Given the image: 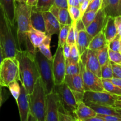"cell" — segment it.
<instances>
[{
	"mask_svg": "<svg viewBox=\"0 0 121 121\" xmlns=\"http://www.w3.org/2000/svg\"><path fill=\"white\" fill-rule=\"evenodd\" d=\"M30 112L37 121H45L46 117V93L41 79L37 80L32 93L29 95Z\"/></svg>",
	"mask_w": 121,
	"mask_h": 121,
	"instance_id": "obj_4",
	"label": "cell"
},
{
	"mask_svg": "<svg viewBox=\"0 0 121 121\" xmlns=\"http://www.w3.org/2000/svg\"><path fill=\"white\" fill-rule=\"evenodd\" d=\"M96 114V112L83 101L77 102V108L74 112V115L77 121H86L88 118L95 117Z\"/></svg>",
	"mask_w": 121,
	"mask_h": 121,
	"instance_id": "obj_18",
	"label": "cell"
},
{
	"mask_svg": "<svg viewBox=\"0 0 121 121\" xmlns=\"http://www.w3.org/2000/svg\"><path fill=\"white\" fill-rule=\"evenodd\" d=\"M30 24L35 29L46 33L45 24L42 11L39 10L36 6L32 7L30 13Z\"/></svg>",
	"mask_w": 121,
	"mask_h": 121,
	"instance_id": "obj_19",
	"label": "cell"
},
{
	"mask_svg": "<svg viewBox=\"0 0 121 121\" xmlns=\"http://www.w3.org/2000/svg\"><path fill=\"white\" fill-rule=\"evenodd\" d=\"M89 3H90V1H88V0H84V1L80 4L79 9H80V11L82 15H83V14H84V13L86 11L87 9Z\"/></svg>",
	"mask_w": 121,
	"mask_h": 121,
	"instance_id": "obj_48",
	"label": "cell"
},
{
	"mask_svg": "<svg viewBox=\"0 0 121 121\" xmlns=\"http://www.w3.org/2000/svg\"><path fill=\"white\" fill-rule=\"evenodd\" d=\"M2 103V86L0 85V108Z\"/></svg>",
	"mask_w": 121,
	"mask_h": 121,
	"instance_id": "obj_57",
	"label": "cell"
},
{
	"mask_svg": "<svg viewBox=\"0 0 121 121\" xmlns=\"http://www.w3.org/2000/svg\"><path fill=\"white\" fill-rule=\"evenodd\" d=\"M60 99L58 93L53 90L46 95L45 121H58V107Z\"/></svg>",
	"mask_w": 121,
	"mask_h": 121,
	"instance_id": "obj_11",
	"label": "cell"
},
{
	"mask_svg": "<svg viewBox=\"0 0 121 121\" xmlns=\"http://www.w3.org/2000/svg\"><path fill=\"white\" fill-rule=\"evenodd\" d=\"M63 53L65 59H67L70 57V53H71V46L68 43H66L62 47Z\"/></svg>",
	"mask_w": 121,
	"mask_h": 121,
	"instance_id": "obj_47",
	"label": "cell"
},
{
	"mask_svg": "<svg viewBox=\"0 0 121 121\" xmlns=\"http://www.w3.org/2000/svg\"><path fill=\"white\" fill-rule=\"evenodd\" d=\"M110 63H111L112 67L113 77L121 79V65L115 63L111 61H110Z\"/></svg>",
	"mask_w": 121,
	"mask_h": 121,
	"instance_id": "obj_44",
	"label": "cell"
},
{
	"mask_svg": "<svg viewBox=\"0 0 121 121\" xmlns=\"http://www.w3.org/2000/svg\"><path fill=\"white\" fill-rule=\"evenodd\" d=\"M115 108V110H116V112H117V113H118L121 116V108Z\"/></svg>",
	"mask_w": 121,
	"mask_h": 121,
	"instance_id": "obj_58",
	"label": "cell"
},
{
	"mask_svg": "<svg viewBox=\"0 0 121 121\" xmlns=\"http://www.w3.org/2000/svg\"><path fill=\"white\" fill-rule=\"evenodd\" d=\"M109 46H107L102 49L96 50L97 58L101 66H103L110 60L109 56Z\"/></svg>",
	"mask_w": 121,
	"mask_h": 121,
	"instance_id": "obj_31",
	"label": "cell"
},
{
	"mask_svg": "<svg viewBox=\"0 0 121 121\" xmlns=\"http://www.w3.org/2000/svg\"><path fill=\"white\" fill-rule=\"evenodd\" d=\"M73 93L74 96L75 97L77 102L79 101H83V98H84V93H81L78 92H75V91H72Z\"/></svg>",
	"mask_w": 121,
	"mask_h": 121,
	"instance_id": "obj_49",
	"label": "cell"
},
{
	"mask_svg": "<svg viewBox=\"0 0 121 121\" xmlns=\"http://www.w3.org/2000/svg\"><path fill=\"white\" fill-rule=\"evenodd\" d=\"M49 11L58 20L60 24H71L72 20L69 14L68 8H59L56 6L53 5L50 8Z\"/></svg>",
	"mask_w": 121,
	"mask_h": 121,
	"instance_id": "obj_21",
	"label": "cell"
},
{
	"mask_svg": "<svg viewBox=\"0 0 121 121\" xmlns=\"http://www.w3.org/2000/svg\"><path fill=\"white\" fill-rule=\"evenodd\" d=\"M35 56L27 50H17L15 57L19 61L20 81L28 94H31L37 80L40 78Z\"/></svg>",
	"mask_w": 121,
	"mask_h": 121,
	"instance_id": "obj_2",
	"label": "cell"
},
{
	"mask_svg": "<svg viewBox=\"0 0 121 121\" xmlns=\"http://www.w3.org/2000/svg\"><path fill=\"white\" fill-rule=\"evenodd\" d=\"M102 80L104 91L115 95L121 96V89L118 86L108 79L102 78Z\"/></svg>",
	"mask_w": 121,
	"mask_h": 121,
	"instance_id": "obj_29",
	"label": "cell"
},
{
	"mask_svg": "<svg viewBox=\"0 0 121 121\" xmlns=\"http://www.w3.org/2000/svg\"><path fill=\"white\" fill-rule=\"evenodd\" d=\"M88 1H90V2H91V1H92V0H88Z\"/></svg>",
	"mask_w": 121,
	"mask_h": 121,
	"instance_id": "obj_63",
	"label": "cell"
},
{
	"mask_svg": "<svg viewBox=\"0 0 121 121\" xmlns=\"http://www.w3.org/2000/svg\"><path fill=\"white\" fill-rule=\"evenodd\" d=\"M51 38H52L51 35L46 34V37L45 38L42 43L40 44L38 48H39V50L40 51L42 54H43L49 60H52L53 59V57H52V53H51V50H50Z\"/></svg>",
	"mask_w": 121,
	"mask_h": 121,
	"instance_id": "obj_27",
	"label": "cell"
},
{
	"mask_svg": "<svg viewBox=\"0 0 121 121\" xmlns=\"http://www.w3.org/2000/svg\"><path fill=\"white\" fill-rule=\"evenodd\" d=\"M113 107L115 108H121V101L117 100L115 102V104L113 105Z\"/></svg>",
	"mask_w": 121,
	"mask_h": 121,
	"instance_id": "obj_55",
	"label": "cell"
},
{
	"mask_svg": "<svg viewBox=\"0 0 121 121\" xmlns=\"http://www.w3.org/2000/svg\"><path fill=\"white\" fill-rule=\"evenodd\" d=\"M97 11H98L89 10L86 11L83 14L81 19L82 22L84 24L85 28H87L91 24V22L93 21L94 19L96 17Z\"/></svg>",
	"mask_w": 121,
	"mask_h": 121,
	"instance_id": "obj_33",
	"label": "cell"
},
{
	"mask_svg": "<svg viewBox=\"0 0 121 121\" xmlns=\"http://www.w3.org/2000/svg\"><path fill=\"white\" fill-rule=\"evenodd\" d=\"M38 0H27L26 3L28 5L31 6V7H33V6H36Z\"/></svg>",
	"mask_w": 121,
	"mask_h": 121,
	"instance_id": "obj_54",
	"label": "cell"
},
{
	"mask_svg": "<svg viewBox=\"0 0 121 121\" xmlns=\"http://www.w3.org/2000/svg\"><path fill=\"white\" fill-rule=\"evenodd\" d=\"M75 24L78 30V37L76 41V45L79 56H81L88 48L91 40L87 33L85 27L82 22L81 19L80 18L77 20Z\"/></svg>",
	"mask_w": 121,
	"mask_h": 121,
	"instance_id": "obj_14",
	"label": "cell"
},
{
	"mask_svg": "<svg viewBox=\"0 0 121 121\" xmlns=\"http://www.w3.org/2000/svg\"><path fill=\"white\" fill-rule=\"evenodd\" d=\"M101 78L103 79H111L113 78L112 67L110 60L101 66Z\"/></svg>",
	"mask_w": 121,
	"mask_h": 121,
	"instance_id": "obj_32",
	"label": "cell"
},
{
	"mask_svg": "<svg viewBox=\"0 0 121 121\" xmlns=\"http://www.w3.org/2000/svg\"><path fill=\"white\" fill-rule=\"evenodd\" d=\"M101 8L107 17L121 15V0H102Z\"/></svg>",
	"mask_w": 121,
	"mask_h": 121,
	"instance_id": "obj_17",
	"label": "cell"
},
{
	"mask_svg": "<svg viewBox=\"0 0 121 121\" xmlns=\"http://www.w3.org/2000/svg\"><path fill=\"white\" fill-rule=\"evenodd\" d=\"M20 80L19 65L17 58H4L0 64V85L2 87H8L11 82Z\"/></svg>",
	"mask_w": 121,
	"mask_h": 121,
	"instance_id": "obj_6",
	"label": "cell"
},
{
	"mask_svg": "<svg viewBox=\"0 0 121 121\" xmlns=\"http://www.w3.org/2000/svg\"><path fill=\"white\" fill-rule=\"evenodd\" d=\"M7 87H8L9 89V92L11 93L13 98L15 99V100H17L18 98L20 95V91H21L20 85L18 83V81L15 80V81L9 84Z\"/></svg>",
	"mask_w": 121,
	"mask_h": 121,
	"instance_id": "obj_34",
	"label": "cell"
},
{
	"mask_svg": "<svg viewBox=\"0 0 121 121\" xmlns=\"http://www.w3.org/2000/svg\"><path fill=\"white\" fill-rule=\"evenodd\" d=\"M117 100L121 101V96H117Z\"/></svg>",
	"mask_w": 121,
	"mask_h": 121,
	"instance_id": "obj_60",
	"label": "cell"
},
{
	"mask_svg": "<svg viewBox=\"0 0 121 121\" xmlns=\"http://www.w3.org/2000/svg\"><path fill=\"white\" fill-rule=\"evenodd\" d=\"M114 19H115V26L117 29V34L121 37V15L115 17H114Z\"/></svg>",
	"mask_w": 121,
	"mask_h": 121,
	"instance_id": "obj_46",
	"label": "cell"
},
{
	"mask_svg": "<svg viewBox=\"0 0 121 121\" xmlns=\"http://www.w3.org/2000/svg\"><path fill=\"white\" fill-rule=\"evenodd\" d=\"M15 2H27V0H14Z\"/></svg>",
	"mask_w": 121,
	"mask_h": 121,
	"instance_id": "obj_59",
	"label": "cell"
},
{
	"mask_svg": "<svg viewBox=\"0 0 121 121\" xmlns=\"http://www.w3.org/2000/svg\"><path fill=\"white\" fill-rule=\"evenodd\" d=\"M117 100V96L111 94L106 91H85L83 102H90L100 105L113 106Z\"/></svg>",
	"mask_w": 121,
	"mask_h": 121,
	"instance_id": "obj_10",
	"label": "cell"
},
{
	"mask_svg": "<svg viewBox=\"0 0 121 121\" xmlns=\"http://www.w3.org/2000/svg\"><path fill=\"white\" fill-rule=\"evenodd\" d=\"M121 38L119 34H117L111 41L109 43V48L115 52H119L120 45H121Z\"/></svg>",
	"mask_w": 121,
	"mask_h": 121,
	"instance_id": "obj_37",
	"label": "cell"
},
{
	"mask_svg": "<svg viewBox=\"0 0 121 121\" xmlns=\"http://www.w3.org/2000/svg\"><path fill=\"white\" fill-rule=\"evenodd\" d=\"M32 7L26 2H15V21L17 25V38L20 50H27L35 56L37 49L33 47L27 35L30 24Z\"/></svg>",
	"mask_w": 121,
	"mask_h": 121,
	"instance_id": "obj_1",
	"label": "cell"
},
{
	"mask_svg": "<svg viewBox=\"0 0 121 121\" xmlns=\"http://www.w3.org/2000/svg\"><path fill=\"white\" fill-rule=\"evenodd\" d=\"M85 103L87 106L93 109L96 113L101 115H120L116 111L113 106H107V105H100V104H95L90 102H85Z\"/></svg>",
	"mask_w": 121,
	"mask_h": 121,
	"instance_id": "obj_24",
	"label": "cell"
},
{
	"mask_svg": "<svg viewBox=\"0 0 121 121\" xmlns=\"http://www.w3.org/2000/svg\"><path fill=\"white\" fill-rule=\"evenodd\" d=\"M27 35L33 47L35 48H38L40 44L46 37V33L35 29L31 26V24H30L27 31Z\"/></svg>",
	"mask_w": 121,
	"mask_h": 121,
	"instance_id": "obj_23",
	"label": "cell"
},
{
	"mask_svg": "<svg viewBox=\"0 0 121 121\" xmlns=\"http://www.w3.org/2000/svg\"><path fill=\"white\" fill-rule=\"evenodd\" d=\"M71 24H60V28L58 34V46L63 47L66 43L68 34Z\"/></svg>",
	"mask_w": 121,
	"mask_h": 121,
	"instance_id": "obj_30",
	"label": "cell"
},
{
	"mask_svg": "<svg viewBox=\"0 0 121 121\" xmlns=\"http://www.w3.org/2000/svg\"><path fill=\"white\" fill-rule=\"evenodd\" d=\"M79 72L82 76L84 91H104L102 78L94 74L85 67V65L79 60Z\"/></svg>",
	"mask_w": 121,
	"mask_h": 121,
	"instance_id": "obj_8",
	"label": "cell"
},
{
	"mask_svg": "<svg viewBox=\"0 0 121 121\" xmlns=\"http://www.w3.org/2000/svg\"><path fill=\"white\" fill-rule=\"evenodd\" d=\"M75 117L70 113H64L58 112V121H75Z\"/></svg>",
	"mask_w": 121,
	"mask_h": 121,
	"instance_id": "obj_41",
	"label": "cell"
},
{
	"mask_svg": "<svg viewBox=\"0 0 121 121\" xmlns=\"http://www.w3.org/2000/svg\"><path fill=\"white\" fill-rule=\"evenodd\" d=\"M109 56L110 61L121 65V54L119 52L109 49Z\"/></svg>",
	"mask_w": 121,
	"mask_h": 121,
	"instance_id": "obj_38",
	"label": "cell"
},
{
	"mask_svg": "<svg viewBox=\"0 0 121 121\" xmlns=\"http://www.w3.org/2000/svg\"><path fill=\"white\" fill-rule=\"evenodd\" d=\"M86 121H104L103 119H102L100 117H98L97 115H96L95 117H91V118H88L87 119Z\"/></svg>",
	"mask_w": 121,
	"mask_h": 121,
	"instance_id": "obj_52",
	"label": "cell"
},
{
	"mask_svg": "<svg viewBox=\"0 0 121 121\" xmlns=\"http://www.w3.org/2000/svg\"><path fill=\"white\" fill-rule=\"evenodd\" d=\"M79 73V61H74L70 58L66 59L65 65V74L74 75Z\"/></svg>",
	"mask_w": 121,
	"mask_h": 121,
	"instance_id": "obj_28",
	"label": "cell"
},
{
	"mask_svg": "<svg viewBox=\"0 0 121 121\" xmlns=\"http://www.w3.org/2000/svg\"><path fill=\"white\" fill-rule=\"evenodd\" d=\"M80 60L87 69L101 78V65L97 58L96 50L87 48L80 56Z\"/></svg>",
	"mask_w": 121,
	"mask_h": 121,
	"instance_id": "obj_12",
	"label": "cell"
},
{
	"mask_svg": "<svg viewBox=\"0 0 121 121\" xmlns=\"http://www.w3.org/2000/svg\"><path fill=\"white\" fill-rule=\"evenodd\" d=\"M107 18L108 17L106 15L103 9L102 8H100L93 21L87 28H85L90 40L99 32L103 31L107 22Z\"/></svg>",
	"mask_w": 121,
	"mask_h": 121,
	"instance_id": "obj_13",
	"label": "cell"
},
{
	"mask_svg": "<svg viewBox=\"0 0 121 121\" xmlns=\"http://www.w3.org/2000/svg\"><path fill=\"white\" fill-rule=\"evenodd\" d=\"M12 27L0 5V44L2 48L4 58L15 57L18 50Z\"/></svg>",
	"mask_w": 121,
	"mask_h": 121,
	"instance_id": "obj_3",
	"label": "cell"
},
{
	"mask_svg": "<svg viewBox=\"0 0 121 121\" xmlns=\"http://www.w3.org/2000/svg\"><path fill=\"white\" fill-rule=\"evenodd\" d=\"M27 121H37V120L36 118V117L30 112L28 115V117H27Z\"/></svg>",
	"mask_w": 121,
	"mask_h": 121,
	"instance_id": "obj_53",
	"label": "cell"
},
{
	"mask_svg": "<svg viewBox=\"0 0 121 121\" xmlns=\"http://www.w3.org/2000/svg\"><path fill=\"white\" fill-rule=\"evenodd\" d=\"M65 65L66 59L64 56L62 47L58 46L52 59V69L55 85H60L64 82Z\"/></svg>",
	"mask_w": 121,
	"mask_h": 121,
	"instance_id": "obj_9",
	"label": "cell"
},
{
	"mask_svg": "<svg viewBox=\"0 0 121 121\" xmlns=\"http://www.w3.org/2000/svg\"><path fill=\"white\" fill-rule=\"evenodd\" d=\"M119 52L121 54V45H120V48H119Z\"/></svg>",
	"mask_w": 121,
	"mask_h": 121,
	"instance_id": "obj_61",
	"label": "cell"
},
{
	"mask_svg": "<svg viewBox=\"0 0 121 121\" xmlns=\"http://www.w3.org/2000/svg\"><path fill=\"white\" fill-rule=\"evenodd\" d=\"M4 59V56H3V52H2V48L1 47V45L0 44V64H1V61Z\"/></svg>",
	"mask_w": 121,
	"mask_h": 121,
	"instance_id": "obj_56",
	"label": "cell"
},
{
	"mask_svg": "<svg viewBox=\"0 0 121 121\" xmlns=\"http://www.w3.org/2000/svg\"><path fill=\"white\" fill-rule=\"evenodd\" d=\"M78 1H79V3H80V4H81V2H83V1H84V0H78Z\"/></svg>",
	"mask_w": 121,
	"mask_h": 121,
	"instance_id": "obj_62",
	"label": "cell"
},
{
	"mask_svg": "<svg viewBox=\"0 0 121 121\" xmlns=\"http://www.w3.org/2000/svg\"><path fill=\"white\" fill-rule=\"evenodd\" d=\"M34 57L45 93L48 94L53 91L55 86L52 60H49L46 58L40 53L39 48L36 50Z\"/></svg>",
	"mask_w": 121,
	"mask_h": 121,
	"instance_id": "obj_5",
	"label": "cell"
},
{
	"mask_svg": "<svg viewBox=\"0 0 121 121\" xmlns=\"http://www.w3.org/2000/svg\"><path fill=\"white\" fill-rule=\"evenodd\" d=\"M53 4V0H38L36 7L41 11H46L49 10Z\"/></svg>",
	"mask_w": 121,
	"mask_h": 121,
	"instance_id": "obj_35",
	"label": "cell"
},
{
	"mask_svg": "<svg viewBox=\"0 0 121 121\" xmlns=\"http://www.w3.org/2000/svg\"><path fill=\"white\" fill-rule=\"evenodd\" d=\"M68 9L69 14H70L72 21L76 22L78 20L81 18L82 14L79 8L77 7H73V6H68Z\"/></svg>",
	"mask_w": 121,
	"mask_h": 121,
	"instance_id": "obj_36",
	"label": "cell"
},
{
	"mask_svg": "<svg viewBox=\"0 0 121 121\" xmlns=\"http://www.w3.org/2000/svg\"><path fill=\"white\" fill-rule=\"evenodd\" d=\"M46 28V33L52 36L53 34H58L60 28V24L55 17L49 11L42 12Z\"/></svg>",
	"mask_w": 121,
	"mask_h": 121,
	"instance_id": "obj_16",
	"label": "cell"
},
{
	"mask_svg": "<svg viewBox=\"0 0 121 121\" xmlns=\"http://www.w3.org/2000/svg\"><path fill=\"white\" fill-rule=\"evenodd\" d=\"M102 3V0H92L90 2L87 11L89 10H95L98 11V9L101 8Z\"/></svg>",
	"mask_w": 121,
	"mask_h": 121,
	"instance_id": "obj_43",
	"label": "cell"
},
{
	"mask_svg": "<svg viewBox=\"0 0 121 121\" xmlns=\"http://www.w3.org/2000/svg\"><path fill=\"white\" fill-rule=\"evenodd\" d=\"M69 58L73 60L74 61H77V62L79 61V59H80V56L79 54V52H78L76 44L71 46V53H70V56Z\"/></svg>",
	"mask_w": 121,
	"mask_h": 121,
	"instance_id": "obj_40",
	"label": "cell"
},
{
	"mask_svg": "<svg viewBox=\"0 0 121 121\" xmlns=\"http://www.w3.org/2000/svg\"><path fill=\"white\" fill-rule=\"evenodd\" d=\"M20 87H21V91H20V95L16 102L19 108L20 121H27V117L30 111L29 94L27 93L26 89L22 85H21Z\"/></svg>",
	"mask_w": 121,
	"mask_h": 121,
	"instance_id": "obj_15",
	"label": "cell"
},
{
	"mask_svg": "<svg viewBox=\"0 0 121 121\" xmlns=\"http://www.w3.org/2000/svg\"><path fill=\"white\" fill-rule=\"evenodd\" d=\"M64 82L68 85L72 91L81 92L83 93H84L85 92L83 79L80 72L78 74L74 75L65 74Z\"/></svg>",
	"mask_w": 121,
	"mask_h": 121,
	"instance_id": "obj_20",
	"label": "cell"
},
{
	"mask_svg": "<svg viewBox=\"0 0 121 121\" xmlns=\"http://www.w3.org/2000/svg\"><path fill=\"white\" fill-rule=\"evenodd\" d=\"M53 5L59 8H68V7L67 0H53Z\"/></svg>",
	"mask_w": 121,
	"mask_h": 121,
	"instance_id": "obj_45",
	"label": "cell"
},
{
	"mask_svg": "<svg viewBox=\"0 0 121 121\" xmlns=\"http://www.w3.org/2000/svg\"><path fill=\"white\" fill-rule=\"evenodd\" d=\"M58 94L60 104L68 112L74 115L77 102L72 91L65 82L60 85H55L53 89Z\"/></svg>",
	"mask_w": 121,
	"mask_h": 121,
	"instance_id": "obj_7",
	"label": "cell"
},
{
	"mask_svg": "<svg viewBox=\"0 0 121 121\" xmlns=\"http://www.w3.org/2000/svg\"><path fill=\"white\" fill-rule=\"evenodd\" d=\"M68 6H73L79 8L80 3L78 0H67Z\"/></svg>",
	"mask_w": 121,
	"mask_h": 121,
	"instance_id": "obj_51",
	"label": "cell"
},
{
	"mask_svg": "<svg viewBox=\"0 0 121 121\" xmlns=\"http://www.w3.org/2000/svg\"><path fill=\"white\" fill-rule=\"evenodd\" d=\"M98 117H100L104 121H121V115H101L96 114Z\"/></svg>",
	"mask_w": 121,
	"mask_h": 121,
	"instance_id": "obj_42",
	"label": "cell"
},
{
	"mask_svg": "<svg viewBox=\"0 0 121 121\" xmlns=\"http://www.w3.org/2000/svg\"><path fill=\"white\" fill-rule=\"evenodd\" d=\"M103 31L108 43L111 41L117 35V29L115 26L114 17H108L107 22L103 28Z\"/></svg>",
	"mask_w": 121,
	"mask_h": 121,
	"instance_id": "obj_26",
	"label": "cell"
},
{
	"mask_svg": "<svg viewBox=\"0 0 121 121\" xmlns=\"http://www.w3.org/2000/svg\"><path fill=\"white\" fill-rule=\"evenodd\" d=\"M109 43L106 40L103 31L96 34L90 41L88 48L92 50H98L108 46Z\"/></svg>",
	"mask_w": 121,
	"mask_h": 121,
	"instance_id": "obj_25",
	"label": "cell"
},
{
	"mask_svg": "<svg viewBox=\"0 0 121 121\" xmlns=\"http://www.w3.org/2000/svg\"><path fill=\"white\" fill-rule=\"evenodd\" d=\"M74 22H75L72 21V24H71L70 30H69L68 32V34L67 40H66V43L70 44V46L76 44L74 33Z\"/></svg>",
	"mask_w": 121,
	"mask_h": 121,
	"instance_id": "obj_39",
	"label": "cell"
},
{
	"mask_svg": "<svg viewBox=\"0 0 121 121\" xmlns=\"http://www.w3.org/2000/svg\"><path fill=\"white\" fill-rule=\"evenodd\" d=\"M111 81L113 83L116 85V86H118L119 88L121 89V78H112L111 79H106Z\"/></svg>",
	"mask_w": 121,
	"mask_h": 121,
	"instance_id": "obj_50",
	"label": "cell"
},
{
	"mask_svg": "<svg viewBox=\"0 0 121 121\" xmlns=\"http://www.w3.org/2000/svg\"><path fill=\"white\" fill-rule=\"evenodd\" d=\"M0 5L11 26H14L15 22V1L14 0H0Z\"/></svg>",
	"mask_w": 121,
	"mask_h": 121,
	"instance_id": "obj_22",
	"label": "cell"
}]
</instances>
